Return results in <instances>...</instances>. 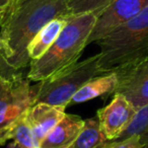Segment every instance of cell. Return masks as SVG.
<instances>
[{
    "label": "cell",
    "mask_w": 148,
    "mask_h": 148,
    "mask_svg": "<svg viewBox=\"0 0 148 148\" xmlns=\"http://www.w3.org/2000/svg\"><path fill=\"white\" fill-rule=\"evenodd\" d=\"M68 16V0H14L0 13L1 58L8 67L21 70L31 62L27 46L56 17Z\"/></svg>",
    "instance_id": "6da1fadb"
},
{
    "label": "cell",
    "mask_w": 148,
    "mask_h": 148,
    "mask_svg": "<svg viewBox=\"0 0 148 148\" xmlns=\"http://www.w3.org/2000/svg\"><path fill=\"white\" fill-rule=\"evenodd\" d=\"M67 25L50 49L38 60L29 62L27 77L40 82L66 70L78 62L87 45V40L97 21L92 12L64 17Z\"/></svg>",
    "instance_id": "7a4b0ae2"
},
{
    "label": "cell",
    "mask_w": 148,
    "mask_h": 148,
    "mask_svg": "<svg viewBox=\"0 0 148 148\" xmlns=\"http://www.w3.org/2000/svg\"><path fill=\"white\" fill-rule=\"evenodd\" d=\"M95 44L103 73L140 60L148 50V6Z\"/></svg>",
    "instance_id": "3957f363"
},
{
    "label": "cell",
    "mask_w": 148,
    "mask_h": 148,
    "mask_svg": "<svg viewBox=\"0 0 148 148\" xmlns=\"http://www.w3.org/2000/svg\"><path fill=\"white\" fill-rule=\"evenodd\" d=\"M99 54L77 62L54 76L33 86L34 103H44L67 108L73 95L92 77L105 74L99 65Z\"/></svg>",
    "instance_id": "277c9868"
},
{
    "label": "cell",
    "mask_w": 148,
    "mask_h": 148,
    "mask_svg": "<svg viewBox=\"0 0 148 148\" xmlns=\"http://www.w3.org/2000/svg\"><path fill=\"white\" fill-rule=\"evenodd\" d=\"M31 81L8 67L0 55V131L5 130L34 105Z\"/></svg>",
    "instance_id": "5b68a950"
},
{
    "label": "cell",
    "mask_w": 148,
    "mask_h": 148,
    "mask_svg": "<svg viewBox=\"0 0 148 148\" xmlns=\"http://www.w3.org/2000/svg\"><path fill=\"white\" fill-rule=\"evenodd\" d=\"M148 6V0H114L97 15L87 45L97 43L118 27L127 23Z\"/></svg>",
    "instance_id": "8992f818"
},
{
    "label": "cell",
    "mask_w": 148,
    "mask_h": 148,
    "mask_svg": "<svg viewBox=\"0 0 148 148\" xmlns=\"http://www.w3.org/2000/svg\"><path fill=\"white\" fill-rule=\"evenodd\" d=\"M112 97V101L106 107L97 110V118L107 139L115 141L132 123L137 109L121 93H115Z\"/></svg>",
    "instance_id": "52a82bcc"
},
{
    "label": "cell",
    "mask_w": 148,
    "mask_h": 148,
    "mask_svg": "<svg viewBox=\"0 0 148 148\" xmlns=\"http://www.w3.org/2000/svg\"><path fill=\"white\" fill-rule=\"evenodd\" d=\"M114 71L119 76V83L113 95H125L137 109L148 103V67L135 64L125 65ZM113 97V95H112Z\"/></svg>",
    "instance_id": "ba28073f"
},
{
    "label": "cell",
    "mask_w": 148,
    "mask_h": 148,
    "mask_svg": "<svg viewBox=\"0 0 148 148\" xmlns=\"http://www.w3.org/2000/svg\"><path fill=\"white\" fill-rule=\"evenodd\" d=\"M66 108L44 103H34L27 111V118L37 140H42L66 115Z\"/></svg>",
    "instance_id": "9c48e42d"
},
{
    "label": "cell",
    "mask_w": 148,
    "mask_h": 148,
    "mask_svg": "<svg viewBox=\"0 0 148 148\" xmlns=\"http://www.w3.org/2000/svg\"><path fill=\"white\" fill-rule=\"evenodd\" d=\"M84 124L81 117L73 114H66L64 118L42 140L40 148H70Z\"/></svg>",
    "instance_id": "30bf717a"
},
{
    "label": "cell",
    "mask_w": 148,
    "mask_h": 148,
    "mask_svg": "<svg viewBox=\"0 0 148 148\" xmlns=\"http://www.w3.org/2000/svg\"><path fill=\"white\" fill-rule=\"evenodd\" d=\"M119 83V76L116 71L101 74L89 79L71 99V103H81L91 101L95 97H103V99L112 97Z\"/></svg>",
    "instance_id": "8fae6325"
},
{
    "label": "cell",
    "mask_w": 148,
    "mask_h": 148,
    "mask_svg": "<svg viewBox=\"0 0 148 148\" xmlns=\"http://www.w3.org/2000/svg\"><path fill=\"white\" fill-rule=\"evenodd\" d=\"M67 25V19L64 17H56L47 23L34 37L27 46V54L29 59L38 60L50 49L57 40L61 32Z\"/></svg>",
    "instance_id": "7c38bea8"
},
{
    "label": "cell",
    "mask_w": 148,
    "mask_h": 148,
    "mask_svg": "<svg viewBox=\"0 0 148 148\" xmlns=\"http://www.w3.org/2000/svg\"><path fill=\"white\" fill-rule=\"evenodd\" d=\"M97 118L84 120V124L72 148H103L109 143Z\"/></svg>",
    "instance_id": "4fadbf2b"
},
{
    "label": "cell",
    "mask_w": 148,
    "mask_h": 148,
    "mask_svg": "<svg viewBox=\"0 0 148 148\" xmlns=\"http://www.w3.org/2000/svg\"><path fill=\"white\" fill-rule=\"evenodd\" d=\"M8 138L13 141L14 148H40V142L37 140L27 118V112L16 119L7 128Z\"/></svg>",
    "instance_id": "5bb4252c"
},
{
    "label": "cell",
    "mask_w": 148,
    "mask_h": 148,
    "mask_svg": "<svg viewBox=\"0 0 148 148\" xmlns=\"http://www.w3.org/2000/svg\"><path fill=\"white\" fill-rule=\"evenodd\" d=\"M132 135L139 136L145 146L144 148H148V103L138 110L132 123L119 139H124Z\"/></svg>",
    "instance_id": "9a60e30c"
},
{
    "label": "cell",
    "mask_w": 148,
    "mask_h": 148,
    "mask_svg": "<svg viewBox=\"0 0 148 148\" xmlns=\"http://www.w3.org/2000/svg\"><path fill=\"white\" fill-rule=\"evenodd\" d=\"M114 0H68V16L92 12L97 15Z\"/></svg>",
    "instance_id": "2e32d148"
},
{
    "label": "cell",
    "mask_w": 148,
    "mask_h": 148,
    "mask_svg": "<svg viewBox=\"0 0 148 148\" xmlns=\"http://www.w3.org/2000/svg\"><path fill=\"white\" fill-rule=\"evenodd\" d=\"M143 142L138 135H132L124 139L110 141L103 148H144Z\"/></svg>",
    "instance_id": "e0dca14e"
},
{
    "label": "cell",
    "mask_w": 148,
    "mask_h": 148,
    "mask_svg": "<svg viewBox=\"0 0 148 148\" xmlns=\"http://www.w3.org/2000/svg\"><path fill=\"white\" fill-rule=\"evenodd\" d=\"M132 64H135V65H139V66H145V67H148V50L147 52L145 53V55L141 58L140 60L138 61L134 62ZM128 65H131V64H128Z\"/></svg>",
    "instance_id": "ac0fdd59"
},
{
    "label": "cell",
    "mask_w": 148,
    "mask_h": 148,
    "mask_svg": "<svg viewBox=\"0 0 148 148\" xmlns=\"http://www.w3.org/2000/svg\"><path fill=\"white\" fill-rule=\"evenodd\" d=\"M9 140L8 138V133H7V129L1 130L0 131V146H2L5 144V142Z\"/></svg>",
    "instance_id": "d6986e66"
},
{
    "label": "cell",
    "mask_w": 148,
    "mask_h": 148,
    "mask_svg": "<svg viewBox=\"0 0 148 148\" xmlns=\"http://www.w3.org/2000/svg\"><path fill=\"white\" fill-rule=\"evenodd\" d=\"M14 0H0V13L7 8Z\"/></svg>",
    "instance_id": "ffe728a7"
},
{
    "label": "cell",
    "mask_w": 148,
    "mask_h": 148,
    "mask_svg": "<svg viewBox=\"0 0 148 148\" xmlns=\"http://www.w3.org/2000/svg\"><path fill=\"white\" fill-rule=\"evenodd\" d=\"M3 49H4V45H3V41L0 37V55L3 53Z\"/></svg>",
    "instance_id": "44dd1931"
},
{
    "label": "cell",
    "mask_w": 148,
    "mask_h": 148,
    "mask_svg": "<svg viewBox=\"0 0 148 148\" xmlns=\"http://www.w3.org/2000/svg\"><path fill=\"white\" fill-rule=\"evenodd\" d=\"M70 148H72V146H71V147H70Z\"/></svg>",
    "instance_id": "7402d4cb"
}]
</instances>
